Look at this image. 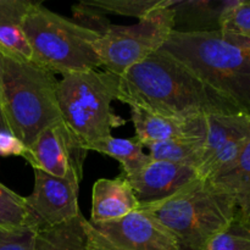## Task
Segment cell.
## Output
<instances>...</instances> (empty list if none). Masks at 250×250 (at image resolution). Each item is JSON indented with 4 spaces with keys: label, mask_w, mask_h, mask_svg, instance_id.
I'll return each mask as SVG.
<instances>
[{
    "label": "cell",
    "mask_w": 250,
    "mask_h": 250,
    "mask_svg": "<svg viewBox=\"0 0 250 250\" xmlns=\"http://www.w3.org/2000/svg\"><path fill=\"white\" fill-rule=\"evenodd\" d=\"M117 100L156 116L242 114L161 49L120 77Z\"/></svg>",
    "instance_id": "obj_1"
},
{
    "label": "cell",
    "mask_w": 250,
    "mask_h": 250,
    "mask_svg": "<svg viewBox=\"0 0 250 250\" xmlns=\"http://www.w3.org/2000/svg\"><path fill=\"white\" fill-rule=\"evenodd\" d=\"M161 50L250 116V41L220 31H173Z\"/></svg>",
    "instance_id": "obj_2"
},
{
    "label": "cell",
    "mask_w": 250,
    "mask_h": 250,
    "mask_svg": "<svg viewBox=\"0 0 250 250\" xmlns=\"http://www.w3.org/2000/svg\"><path fill=\"white\" fill-rule=\"evenodd\" d=\"M173 236L178 250H203L236 216L232 195L209 180L197 178L172 197L142 207Z\"/></svg>",
    "instance_id": "obj_3"
},
{
    "label": "cell",
    "mask_w": 250,
    "mask_h": 250,
    "mask_svg": "<svg viewBox=\"0 0 250 250\" xmlns=\"http://www.w3.org/2000/svg\"><path fill=\"white\" fill-rule=\"evenodd\" d=\"M54 73L33 61L0 54L1 106L10 132L31 146L42 131L60 121Z\"/></svg>",
    "instance_id": "obj_4"
},
{
    "label": "cell",
    "mask_w": 250,
    "mask_h": 250,
    "mask_svg": "<svg viewBox=\"0 0 250 250\" xmlns=\"http://www.w3.org/2000/svg\"><path fill=\"white\" fill-rule=\"evenodd\" d=\"M32 61L54 75L102 67L98 42L100 34L63 17L42 2H33L24 21Z\"/></svg>",
    "instance_id": "obj_5"
},
{
    "label": "cell",
    "mask_w": 250,
    "mask_h": 250,
    "mask_svg": "<svg viewBox=\"0 0 250 250\" xmlns=\"http://www.w3.org/2000/svg\"><path fill=\"white\" fill-rule=\"evenodd\" d=\"M119 87V76L107 71L75 72L59 80L56 98L61 120L85 148L126 124L112 110Z\"/></svg>",
    "instance_id": "obj_6"
},
{
    "label": "cell",
    "mask_w": 250,
    "mask_h": 250,
    "mask_svg": "<svg viewBox=\"0 0 250 250\" xmlns=\"http://www.w3.org/2000/svg\"><path fill=\"white\" fill-rule=\"evenodd\" d=\"M154 11L129 26L110 24L98 42L102 67L121 77L125 72L160 50L175 31V5Z\"/></svg>",
    "instance_id": "obj_7"
},
{
    "label": "cell",
    "mask_w": 250,
    "mask_h": 250,
    "mask_svg": "<svg viewBox=\"0 0 250 250\" xmlns=\"http://www.w3.org/2000/svg\"><path fill=\"white\" fill-rule=\"evenodd\" d=\"M88 250H178L172 234L139 208L121 219L84 222Z\"/></svg>",
    "instance_id": "obj_8"
},
{
    "label": "cell",
    "mask_w": 250,
    "mask_h": 250,
    "mask_svg": "<svg viewBox=\"0 0 250 250\" xmlns=\"http://www.w3.org/2000/svg\"><path fill=\"white\" fill-rule=\"evenodd\" d=\"M88 150L62 120L46 127L27 150L33 170L81 183Z\"/></svg>",
    "instance_id": "obj_9"
},
{
    "label": "cell",
    "mask_w": 250,
    "mask_h": 250,
    "mask_svg": "<svg viewBox=\"0 0 250 250\" xmlns=\"http://www.w3.org/2000/svg\"><path fill=\"white\" fill-rule=\"evenodd\" d=\"M250 141V116L221 114L207 116L204 154L198 168L202 178L214 180L229 170Z\"/></svg>",
    "instance_id": "obj_10"
},
{
    "label": "cell",
    "mask_w": 250,
    "mask_h": 250,
    "mask_svg": "<svg viewBox=\"0 0 250 250\" xmlns=\"http://www.w3.org/2000/svg\"><path fill=\"white\" fill-rule=\"evenodd\" d=\"M34 171L33 190L24 197L31 225L37 229L65 224L81 215L80 183Z\"/></svg>",
    "instance_id": "obj_11"
},
{
    "label": "cell",
    "mask_w": 250,
    "mask_h": 250,
    "mask_svg": "<svg viewBox=\"0 0 250 250\" xmlns=\"http://www.w3.org/2000/svg\"><path fill=\"white\" fill-rule=\"evenodd\" d=\"M125 177L131 185L141 208L163 202L199 178L195 168L153 159L138 171Z\"/></svg>",
    "instance_id": "obj_12"
},
{
    "label": "cell",
    "mask_w": 250,
    "mask_h": 250,
    "mask_svg": "<svg viewBox=\"0 0 250 250\" xmlns=\"http://www.w3.org/2000/svg\"><path fill=\"white\" fill-rule=\"evenodd\" d=\"M136 138L142 144L177 139H203L207 134V116L166 117L131 107Z\"/></svg>",
    "instance_id": "obj_13"
},
{
    "label": "cell",
    "mask_w": 250,
    "mask_h": 250,
    "mask_svg": "<svg viewBox=\"0 0 250 250\" xmlns=\"http://www.w3.org/2000/svg\"><path fill=\"white\" fill-rule=\"evenodd\" d=\"M141 208L131 185L125 176L100 178L92 189V224L112 221L127 216Z\"/></svg>",
    "instance_id": "obj_14"
},
{
    "label": "cell",
    "mask_w": 250,
    "mask_h": 250,
    "mask_svg": "<svg viewBox=\"0 0 250 250\" xmlns=\"http://www.w3.org/2000/svg\"><path fill=\"white\" fill-rule=\"evenodd\" d=\"M33 1L0 0V54L16 60L32 61L24 33V21Z\"/></svg>",
    "instance_id": "obj_15"
},
{
    "label": "cell",
    "mask_w": 250,
    "mask_h": 250,
    "mask_svg": "<svg viewBox=\"0 0 250 250\" xmlns=\"http://www.w3.org/2000/svg\"><path fill=\"white\" fill-rule=\"evenodd\" d=\"M229 1H181L176 0L175 31L210 32L220 29V19Z\"/></svg>",
    "instance_id": "obj_16"
},
{
    "label": "cell",
    "mask_w": 250,
    "mask_h": 250,
    "mask_svg": "<svg viewBox=\"0 0 250 250\" xmlns=\"http://www.w3.org/2000/svg\"><path fill=\"white\" fill-rule=\"evenodd\" d=\"M211 182L232 195L236 203V214L250 225V141L238 160Z\"/></svg>",
    "instance_id": "obj_17"
},
{
    "label": "cell",
    "mask_w": 250,
    "mask_h": 250,
    "mask_svg": "<svg viewBox=\"0 0 250 250\" xmlns=\"http://www.w3.org/2000/svg\"><path fill=\"white\" fill-rule=\"evenodd\" d=\"M88 151H97L104 154L119 161L124 176H128L143 167L150 156L146 153L143 144L134 138H117L110 136L107 138L100 139L88 146Z\"/></svg>",
    "instance_id": "obj_18"
},
{
    "label": "cell",
    "mask_w": 250,
    "mask_h": 250,
    "mask_svg": "<svg viewBox=\"0 0 250 250\" xmlns=\"http://www.w3.org/2000/svg\"><path fill=\"white\" fill-rule=\"evenodd\" d=\"M84 222L81 214L65 224L39 229L36 250H88Z\"/></svg>",
    "instance_id": "obj_19"
},
{
    "label": "cell",
    "mask_w": 250,
    "mask_h": 250,
    "mask_svg": "<svg viewBox=\"0 0 250 250\" xmlns=\"http://www.w3.org/2000/svg\"><path fill=\"white\" fill-rule=\"evenodd\" d=\"M203 139H177V141L156 142L144 144L148 155L153 160L166 161L176 165L188 166L198 171L204 154Z\"/></svg>",
    "instance_id": "obj_20"
},
{
    "label": "cell",
    "mask_w": 250,
    "mask_h": 250,
    "mask_svg": "<svg viewBox=\"0 0 250 250\" xmlns=\"http://www.w3.org/2000/svg\"><path fill=\"white\" fill-rule=\"evenodd\" d=\"M88 2L105 15L136 17L139 21L160 7L170 5L172 0H89Z\"/></svg>",
    "instance_id": "obj_21"
},
{
    "label": "cell",
    "mask_w": 250,
    "mask_h": 250,
    "mask_svg": "<svg viewBox=\"0 0 250 250\" xmlns=\"http://www.w3.org/2000/svg\"><path fill=\"white\" fill-rule=\"evenodd\" d=\"M0 227L4 229L33 227L29 220L24 197L15 193L1 182H0Z\"/></svg>",
    "instance_id": "obj_22"
},
{
    "label": "cell",
    "mask_w": 250,
    "mask_h": 250,
    "mask_svg": "<svg viewBox=\"0 0 250 250\" xmlns=\"http://www.w3.org/2000/svg\"><path fill=\"white\" fill-rule=\"evenodd\" d=\"M203 250H250V225L236 214L231 224Z\"/></svg>",
    "instance_id": "obj_23"
},
{
    "label": "cell",
    "mask_w": 250,
    "mask_h": 250,
    "mask_svg": "<svg viewBox=\"0 0 250 250\" xmlns=\"http://www.w3.org/2000/svg\"><path fill=\"white\" fill-rule=\"evenodd\" d=\"M220 31L250 41V1H229L220 19Z\"/></svg>",
    "instance_id": "obj_24"
},
{
    "label": "cell",
    "mask_w": 250,
    "mask_h": 250,
    "mask_svg": "<svg viewBox=\"0 0 250 250\" xmlns=\"http://www.w3.org/2000/svg\"><path fill=\"white\" fill-rule=\"evenodd\" d=\"M72 15L76 23L100 36H103L111 24L106 15L103 14L100 10L90 5L88 1H80L76 5H72Z\"/></svg>",
    "instance_id": "obj_25"
},
{
    "label": "cell",
    "mask_w": 250,
    "mask_h": 250,
    "mask_svg": "<svg viewBox=\"0 0 250 250\" xmlns=\"http://www.w3.org/2000/svg\"><path fill=\"white\" fill-rule=\"evenodd\" d=\"M37 233L34 227H0V250H36Z\"/></svg>",
    "instance_id": "obj_26"
},
{
    "label": "cell",
    "mask_w": 250,
    "mask_h": 250,
    "mask_svg": "<svg viewBox=\"0 0 250 250\" xmlns=\"http://www.w3.org/2000/svg\"><path fill=\"white\" fill-rule=\"evenodd\" d=\"M28 146L17 138L10 131L0 132V158L9 156H21L24 158Z\"/></svg>",
    "instance_id": "obj_27"
},
{
    "label": "cell",
    "mask_w": 250,
    "mask_h": 250,
    "mask_svg": "<svg viewBox=\"0 0 250 250\" xmlns=\"http://www.w3.org/2000/svg\"><path fill=\"white\" fill-rule=\"evenodd\" d=\"M1 131H10L9 126H7L6 119H5L4 111H2V106L0 104V132Z\"/></svg>",
    "instance_id": "obj_28"
},
{
    "label": "cell",
    "mask_w": 250,
    "mask_h": 250,
    "mask_svg": "<svg viewBox=\"0 0 250 250\" xmlns=\"http://www.w3.org/2000/svg\"><path fill=\"white\" fill-rule=\"evenodd\" d=\"M0 104H1V88H0Z\"/></svg>",
    "instance_id": "obj_29"
}]
</instances>
